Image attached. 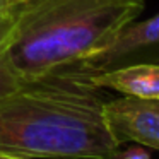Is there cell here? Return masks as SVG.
Returning <instances> with one entry per match:
<instances>
[{
    "mask_svg": "<svg viewBox=\"0 0 159 159\" xmlns=\"http://www.w3.org/2000/svg\"><path fill=\"white\" fill-rule=\"evenodd\" d=\"M104 113L120 144L135 142L159 151V98L111 99L104 103Z\"/></svg>",
    "mask_w": 159,
    "mask_h": 159,
    "instance_id": "4",
    "label": "cell"
},
{
    "mask_svg": "<svg viewBox=\"0 0 159 159\" xmlns=\"http://www.w3.org/2000/svg\"><path fill=\"white\" fill-rule=\"evenodd\" d=\"M75 79L96 89L116 91L123 96L159 98V63H130Z\"/></svg>",
    "mask_w": 159,
    "mask_h": 159,
    "instance_id": "5",
    "label": "cell"
},
{
    "mask_svg": "<svg viewBox=\"0 0 159 159\" xmlns=\"http://www.w3.org/2000/svg\"><path fill=\"white\" fill-rule=\"evenodd\" d=\"M99 89L70 75L29 80L0 98V154L26 159H118Z\"/></svg>",
    "mask_w": 159,
    "mask_h": 159,
    "instance_id": "1",
    "label": "cell"
},
{
    "mask_svg": "<svg viewBox=\"0 0 159 159\" xmlns=\"http://www.w3.org/2000/svg\"><path fill=\"white\" fill-rule=\"evenodd\" d=\"M0 159H26V157H19V156H11V154H0Z\"/></svg>",
    "mask_w": 159,
    "mask_h": 159,
    "instance_id": "7",
    "label": "cell"
},
{
    "mask_svg": "<svg viewBox=\"0 0 159 159\" xmlns=\"http://www.w3.org/2000/svg\"><path fill=\"white\" fill-rule=\"evenodd\" d=\"M144 0H21L9 58L26 80L63 75L104 50L142 14Z\"/></svg>",
    "mask_w": 159,
    "mask_h": 159,
    "instance_id": "2",
    "label": "cell"
},
{
    "mask_svg": "<svg viewBox=\"0 0 159 159\" xmlns=\"http://www.w3.org/2000/svg\"><path fill=\"white\" fill-rule=\"evenodd\" d=\"M130 63H159V14L125 26L104 50L63 75L82 77Z\"/></svg>",
    "mask_w": 159,
    "mask_h": 159,
    "instance_id": "3",
    "label": "cell"
},
{
    "mask_svg": "<svg viewBox=\"0 0 159 159\" xmlns=\"http://www.w3.org/2000/svg\"><path fill=\"white\" fill-rule=\"evenodd\" d=\"M14 21H16V4L0 14V98L14 93L16 89H19L26 82H29L14 69V65L11 63V58H9L7 48L12 34V28H14Z\"/></svg>",
    "mask_w": 159,
    "mask_h": 159,
    "instance_id": "6",
    "label": "cell"
}]
</instances>
